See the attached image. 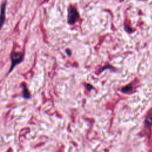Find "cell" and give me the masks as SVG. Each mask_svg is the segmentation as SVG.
<instances>
[{"instance_id":"277c9868","label":"cell","mask_w":152,"mask_h":152,"mask_svg":"<svg viewBox=\"0 0 152 152\" xmlns=\"http://www.w3.org/2000/svg\"><path fill=\"white\" fill-rule=\"evenodd\" d=\"M23 86V96L24 98L26 99H29L30 98V93L29 92L28 89H27L26 86V84L24 83V84H22Z\"/></svg>"},{"instance_id":"5b68a950","label":"cell","mask_w":152,"mask_h":152,"mask_svg":"<svg viewBox=\"0 0 152 152\" xmlns=\"http://www.w3.org/2000/svg\"><path fill=\"white\" fill-rule=\"evenodd\" d=\"M146 123L148 125H152V114L149 115L146 119Z\"/></svg>"},{"instance_id":"7a4b0ae2","label":"cell","mask_w":152,"mask_h":152,"mask_svg":"<svg viewBox=\"0 0 152 152\" xmlns=\"http://www.w3.org/2000/svg\"><path fill=\"white\" fill-rule=\"evenodd\" d=\"M78 14L74 7H71L68 16V22L70 24H73L78 19Z\"/></svg>"},{"instance_id":"3957f363","label":"cell","mask_w":152,"mask_h":152,"mask_svg":"<svg viewBox=\"0 0 152 152\" xmlns=\"http://www.w3.org/2000/svg\"><path fill=\"white\" fill-rule=\"evenodd\" d=\"M6 1L2 3L1 7V13H0V30L2 28L5 20V9H6Z\"/></svg>"},{"instance_id":"6da1fadb","label":"cell","mask_w":152,"mask_h":152,"mask_svg":"<svg viewBox=\"0 0 152 152\" xmlns=\"http://www.w3.org/2000/svg\"><path fill=\"white\" fill-rule=\"evenodd\" d=\"M23 54L20 52L14 51L11 54V66L10 68V71H11L14 69V68L17 64H19L23 60Z\"/></svg>"}]
</instances>
